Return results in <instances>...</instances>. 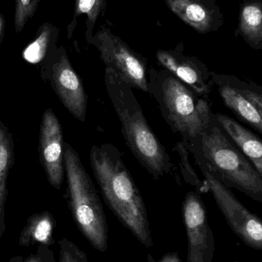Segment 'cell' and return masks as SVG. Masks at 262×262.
Returning <instances> with one entry per match:
<instances>
[{
	"label": "cell",
	"mask_w": 262,
	"mask_h": 262,
	"mask_svg": "<svg viewBox=\"0 0 262 262\" xmlns=\"http://www.w3.org/2000/svg\"><path fill=\"white\" fill-rule=\"evenodd\" d=\"M200 169L207 183L209 192L212 193L232 231L249 247L262 250L261 220L251 212L229 188L221 184L206 169Z\"/></svg>",
	"instance_id": "8"
},
{
	"label": "cell",
	"mask_w": 262,
	"mask_h": 262,
	"mask_svg": "<svg viewBox=\"0 0 262 262\" xmlns=\"http://www.w3.org/2000/svg\"><path fill=\"white\" fill-rule=\"evenodd\" d=\"M39 154L49 183L60 190L65 172L63 129L52 109L43 113L40 126Z\"/></svg>",
	"instance_id": "12"
},
{
	"label": "cell",
	"mask_w": 262,
	"mask_h": 262,
	"mask_svg": "<svg viewBox=\"0 0 262 262\" xmlns=\"http://www.w3.org/2000/svg\"><path fill=\"white\" fill-rule=\"evenodd\" d=\"M58 36V29L51 23H43L37 32L36 37L23 51V56L26 61L37 64L44 59L50 50L52 42Z\"/></svg>",
	"instance_id": "18"
},
{
	"label": "cell",
	"mask_w": 262,
	"mask_h": 262,
	"mask_svg": "<svg viewBox=\"0 0 262 262\" xmlns=\"http://www.w3.org/2000/svg\"><path fill=\"white\" fill-rule=\"evenodd\" d=\"M214 117L228 137L262 176V142L260 137L225 114L214 113Z\"/></svg>",
	"instance_id": "14"
},
{
	"label": "cell",
	"mask_w": 262,
	"mask_h": 262,
	"mask_svg": "<svg viewBox=\"0 0 262 262\" xmlns=\"http://www.w3.org/2000/svg\"><path fill=\"white\" fill-rule=\"evenodd\" d=\"M105 84L126 145L137 161L155 180L170 173L172 159L149 124L132 88L106 68Z\"/></svg>",
	"instance_id": "3"
},
{
	"label": "cell",
	"mask_w": 262,
	"mask_h": 262,
	"mask_svg": "<svg viewBox=\"0 0 262 262\" xmlns=\"http://www.w3.org/2000/svg\"><path fill=\"white\" fill-rule=\"evenodd\" d=\"M50 79L63 105L76 119L84 122L87 112V96L81 78L72 68L63 47L55 51Z\"/></svg>",
	"instance_id": "10"
},
{
	"label": "cell",
	"mask_w": 262,
	"mask_h": 262,
	"mask_svg": "<svg viewBox=\"0 0 262 262\" xmlns=\"http://www.w3.org/2000/svg\"><path fill=\"white\" fill-rule=\"evenodd\" d=\"M108 0H75V11H74L73 21L79 15L86 14L87 15L86 19V40L89 42V40L93 36V30L96 24L98 17L106 8Z\"/></svg>",
	"instance_id": "19"
},
{
	"label": "cell",
	"mask_w": 262,
	"mask_h": 262,
	"mask_svg": "<svg viewBox=\"0 0 262 262\" xmlns=\"http://www.w3.org/2000/svg\"><path fill=\"white\" fill-rule=\"evenodd\" d=\"M244 2H247V1H255V0H243Z\"/></svg>",
	"instance_id": "27"
},
{
	"label": "cell",
	"mask_w": 262,
	"mask_h": 262,
	"mask_svg": "<svg viewBox=\"0 0 262 262\" xmlns=\"http://www.w3.org/2000/svg\"><path fill=\"white\" fill-rule=\"evenodd\" d=\"M213 87L237 118L262 134V88L238 76L210 72Z\"/></svg>",
	"instance_id": "7"
},
{
	"label": "cell",
	"mask_w": 262,
	"mask_h": 262,
	"mask_svg": "<svg viewBox=\"0 0 262 262\" xmlns=\"http://www.w3.org/2000/svg\"><path fill=\"white\" fill-rule=\"evenodd\" d=\"M68 203L74 222L91 246L101 252L108 249V225L93 183L76 151L64 143Z\"/></svg>",
	"instance_id": "5"
},
{
	"label": "cell",
	"mask_w": 262,
	"mask_h": 262,
	"mask_svg": "<svg viewBox=\"0 0 262 262\" xmlns=\"http://www.w3.org/2000/svg\"><path fill=\"white\" fill-rule=\"evenodd\" d=\"M23 258L22 255H17V256L12 257L9 262H23Z\"/></svg>",
	"instance_id": "25"
},
{
	"label": "cell",
	"mask_w": 262,
	"mask_h": 262,
	"mask_svg": "<svg viewBox=\"0 0 262 262\" xmlns=\"http://www.w3.org/2000/svg\"><path fill=\"white\" fill-rule=\"evenodd\" d=\"M234 262H240V261H234Z\"/></svg>",
	"instance_id": "28"
},
{
	"label": "cell",
	"mask_w": 262,
	"mask_h": 262,
	"mask_svg": "<svg viewBox=\"0 0 262 262\" xmlns=\"http://www.w3.org/2000/svg\"><path fill=\"white\" fill-rule=\"evenodd\" d=\"M58 244L59 246L58 262H92L89 261L86 252L67 238H62Z\"/></svg>",
	"instance_id": "22"
},
{
	"label": "cell",
	"mask_w": 262,
	"mask_h": 262,
	"mask_svg": "<svg viewBox=\"0 0 262 262\" xmlns=\"http://www.w3.org/2000/svg\"><path fill=\"white\" fill-rule=\"evenodd\" d=\"M235 35L241 36L255 50H261V0L244 2L241 5Z\"/></svg>",
	"instance_id": "15"
},
{
	"label": "cell",
	"mask_w": 262,
	"mask_h": 262,
	"mask_svg": "<svg viewBox=\"0 0 262 262\" xmlns=\"http://www.w3.org/2000/svg\"><path fill=\"white\" fill-rule=\"evenodd\" d=\"M169 9L199 34L217 32L224 15L216 0H165Z\"/></svg>",
	"instance_id": "13"
},
{
	"label": "cell",
	"mask_w": 262,
	"mask_h": 262,
	"mask_svg": "<svg viewBox=\"0 0 262 262\" xmlns=\"http://www.w3.org/2000/svg\"><path fill=\"white\" fill-rule=\"evenodd\" d=\"M175 150L178 152L180 157V167L183 178L186 183L194 186L196 189L198 193H206L209 192L207 183L204 180H200L196 172L193 169L190 161H189V146L187 143L182 141L178 142L175 145Z\"/></svg>",
	"instance_id": "20"
},
{
	"label": "cell",
	"mask_w": 262,
	"mask_h": 262,
	"mask_svg": "<svg viewBox=\"0 0 262 262\" xmlns=\"http://www.w3.org/2000/svg\"><path fill=\"white\" fill-rule=\"evenodd\" d=\"M147 260L148 262H182L178 253L175 252H169V253L166 254V255L163 256V258L158 261H155L153 257H152L150 254H148Z\"/></svg>",
	"instance_id": "24"
},
{
	"label": "cell",
	"mask_w": 262,
	"mask_h": 262,
	"mask_svg": "<svg viewBox=\"0 0 262 262\" xmlns=\"http://www.w3.org/2000/svg\"><path fill=\"white\" fill-rule=\"evenodd\" d=\"M148 94L156 101L165 121L174 134L190 144L213 118L210 100L163 68L148 71Z\"/></svg>",
	"instance_id": "4"
},
{
	"label": "cell",
	"mask_w": 262,
	"mask_h": 262,
	"mask_svg": "<svg viewBox=\"0 0 262 262\" xmlns=\"http://www.w3.org/2000/svg\"><path fill=\"white\" fill-rule=\"evenodd\" d=\"M89 43L100 52L106 68L112 69L132 89L148 93L147 60L132 50L123 39L106 26H100Z\"/></svg>",
	"instance_id": "6"
},
{
	"label": "cell",
	"mask_w": 262,
	"mask_h": 262,
	"mask_svg": "<svg viewBox=\"0 0 262 262\" xmlns=\"http://www.w3.org/2000/svg\"><path fill=\"white\" fill-rule=\"evenodd\" d=\"M90 164L110 210L142 244L153 246L146 204L120 151L111 143L92 146Z\"/></svg>",
	"instance_id": "1"
},
{
	"label": "cell",
	"mask_w": 262,
	"mask_h": 262,
	"mask_svg": "<svg viewBox=\"0 0 262 262\" xmlns=\"http://www.w3.org/2000/svg\"><path fill=\"white\" fill-rule=\"evenodd\" d=\"M188 238V262H212L215 252L213 232L208 221L206 206L199 194L189 191L183 203Z\"/></svg>",
	"instance_id": "9"
},
{
	"label": "cell",
	"mask_w": 262,
	"mask_h": 262,
	"mask_svg": "<svg viewBox=\"0 0 262 262\" xmlns=\"http://www.w3.org/2000/svg\"><path fill=\"white\" fill-rule=\"evenodd\" d=\"M3 27H4V21H3V15L0 13V38H1V35L3 34Z\"/></svg>",
	"instance_id": "26"
},
{
	"label": "cell",
	"mask_w": 262,
	"mask_h": 262,
	"mask_svg": "<svg viewBox=\"0 0 262 262\" xmlns=\"http://www.w3.org/2000/svg\"><path fill=\"white\" fill-rule=\"evenodd\" d=\"M183 42L174 49L158 50L155 58L160 67L166 69L192 88L195 92L209 98L214 89L207 66L195 56L186 55Z\"/></svg>",
	"instance_id": "11"
},
{
	"label": "cell",
	"mask_w": 262,
	"mask_h": 262,
	"mask_svg": "<svg viewBox=\"0 0 262 262\" xmlns=\"http://www.w3.org/2000/svg\"><path fill=\"white\" fill-rule=\"evenodd\" d=\"M56 226L55 219L47 211L31 215L23 227L19 237L18 245L29 247L33 245H43L50 247L55 243L53 232Z\"/></svg>",
	"instance_id": "16"
},
{
	"label": "cell",
	"mask_w": 262,
	"mask_h": 262,
	"mask_svg": "<svg viewBox=\"0 0 262 262\" xmlns=\"http://www.w3.org/2000/svg\"><path fill=\"white\" fill-rule=\"evenodd\" d=\"M14 145L12 136L0 121V239L6 226L5 223V205L7 200V180L13 164Z\"/></svg>",
	"instance_id": "17"
},
{
	"label": "cell",
	"mask_w": 262,
	"mask_h": 262,
	"mask_svg": "<svg viewBox=\"0 0 262 262\" xmlns=\"http://www.w3.org/2000/svg\"><path fill=\"white\" fill-rule=\"evenodd\" d=\"M40 0H15L14 27L16 33H19L24 29L29 19L36 12Z\"/></svg>",
	"instance_id": "21"
},
{
	"label": "cell",
	"mask_w": 262,
	"mask_h": 262,
	"mask_svg": "<svg viewBox=\"0 0 262 262\" xmlns=\"http://www.w3.org/2000/svg\"><path fill=\"white\" fill-rule=\"evenodd\" d=\"M188 146L200 169H206L229 189L262 203V176L228 137L214 115L207 128Z\"/></svg>",
	"instance_id": "2"
},
{
	"label": "cell",
	"mask_w": 262,
	"mask_h": 262,
	"mask_svg": "<svg viewBox=\"0 0 262 262\" xmlns=\"http://www.w3.org/2000/svg\"><path fill=\"white\" fill-rule=\"evenodd\" d=\"M23 262H56L55 255L50 247L38 245L36 252L31 254Z\"/></svg>",
	"instance_id": "23"
}]
</instances>
